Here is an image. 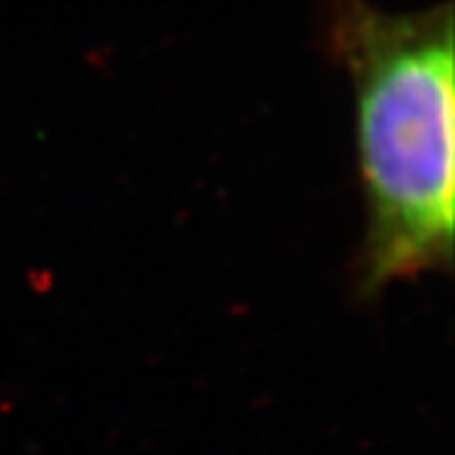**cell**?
<instances>
[{
    "instance_id": "obj_1",
    "label": "cell",
    "mask_w": 455,
    "mask_h": 455,
    "mask_svg": "<svg viewBox=\"0 0 455 455\" xmlns=\"http://www.w3.org/2000/svg\"><path fill=\"white\" fill-rule=\"evenodd\" d=\"M331 41L357 101L364 291L453 259V11L334 0Z\"/></svg>"
}]
</instances>
